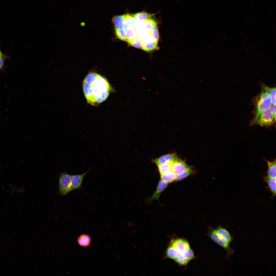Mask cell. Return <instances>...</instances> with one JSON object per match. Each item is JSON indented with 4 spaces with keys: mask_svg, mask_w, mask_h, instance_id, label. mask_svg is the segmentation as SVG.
<instances>
[{
    "mask_svg": "<svg viewBox=\"0 0 276 276\" xmlns=\"http://www.w3.org/2000/svg\"><path fill=\"white\" fill-rule=\"evenodd\" d=\"M168 184V183L160 179L158 183L156 191L153 194L147 199V202L150 203L155 200L159 201V199L161 194L167 187Z\"/></svg>",
    "mask_w": 276,
    "mask_h": 276,
    "instance_id": "cell-7",
    "label": "cell"
},
{
    "mask_svg": "<svg viewBox=\"0 0 276 276\" xmlns=\"http://www.w3.org/2000/svg\"><path fill=\"white\" fill-rule=\"evenodd\" d=\"M270 109L272 113L276 117V105H272Z\"/></svg>",
    "mask_w": 276,
    "mask_h": 276,
    "instance_id": "cell-26",
    "label": "cell"
},
{
    "mask_svg": "<svg viewBox=\"0 0 276 276\" xmlns=\"http://www.w3.org/2000/svg\"><path fill=\"white\" fill-rule=\"evenodd\" d=\"M268 94L272 105H276V88L269 87L264 84L262 86Z\"/></svg>",
    "mask_w": 276,
    "mask_h": 276,
    "instance_id": "cell-15",
    "label": "cell"
},
{
    "mask_svg": "<svg viewBox=\"0 0 276 276\" xmlns=\"http://www.w3.org/2000/svg\"><path fill=\"white\" fill-rule=\"evenodd\" d=\"M166 257L173 260L179 266L186 267L195 256L188 241L177 237L171 239L166 252Z\"/></svg>",
    "mask_w": 276,
    "mask_h": 276,
    "instance_id": "cell-2",
    "label": "cell"
},
{
    "mask_svg": "<svg viewBox=\"0 0 276 276\" xmlns=\"http://www.w3.org/2000/svg\"><path fill=\"white\" fill-rule=\"evenodd\" d=\"M207 235L213 241L226 250L227 252L226 258H227L233 254V250L229 246L230 243L226 240L217 227L216 228L212 227L209 228Z\"/></svg>",
    "mask_w": 276,
    "mask_h": 276,
    "instance_id": "cell-4",
    "label": "cell"
},
{
    "mask_svg": "<svg viewBox=\"0 0 276 276\" xmlns=\"http://www.w3.org/2000/svg\"><path fill=\"white\" fill-rule=\"evenodd\" d=\"M8 57V56L6 55L3 57H0V70L3 69L4 66V62Z\"/></svg>",
    "mask_w": 276,
    "mask_h": 276,
    "instance_id": "cell-25",
    "label": "cell"
},
{
    "mask_svg": "<svg viewBox=\"0 0 276 276\" xmlns=\"http://www.w3.org/2000/svg\"><path fill=\"white\" fill-rule=\"evenodd\" d=\"M261 88L260 92L253 99L254 117L251 122L256 120L263 111L270 108L272 105L268 93L262 86Z\"/></svg>",
    "mask_w": 276,
    "mask_h": 276,
    "instance_id": "cell-3",
    "label": "cell"
},
{
    "mask_svg": "<svg viewBox=\"0 0 276 276\" xmlns=\"http://www.w3.org/2000/svg\"><path fill=\"white\" fill-rule=\"evenodd\" d=\"M130 45L135 48L142 49L143 43L138 39H135L129 41L128 42Z\"/></svg>",
    "mask_w": 276,
    "mask_h": 276,
    "instance_id": "cell-24",
    "label": "cell"
},
{
    "mask_svg": "<svg viewBox=\"0 0 276 276\" xmlns=\"http://www.w3.org/2000/svg\"><path fill=\"white\" fill-rule=\"evenodd\" d=\"M158 42L152 41L143 44L142 49L147 51H151L155 49L157 47Z\"/></svg>",
    "mask_w": 276,
    "mask_h": 276,
    "instance_id": "cell-20",
    "label": "cell"
},
{
    "mask_svg": "<svg viewBox=\"0 0 276 276\" xmlns=\"http://www.w3.org/2000/svg\"><path fill=\"white\" fill-rule=\"evenodd\" d=\"M268 166L267 176L268 177L276 179V160L272 162L266 160Z\"/></svg>",
    "mask_w": 276,
    "mask_h": 276,
    "instance_id": "cell-13",
    "label": "cell"
},
{
    "mask_svg": "<svg viewBox=\"0 0 276 276\" xmlns=\"http://www.w3.org/2000/svg\"><path fill=\"white\" fill-rule=\"evenodd\" d=\"M189 168L184 161L178 159L173 163L171 170L177 175L182 173Z\"/></svg>",
    "mask_w": 276,
    "mask_h": 276,
    "instance_id": "cell-9",
    "label": "cell"
},
{
    "mask_svg": "<svg viewBox=\"0 0 276 276\" xmlns=\"http://www.w3.org/2000/svg\"><path fill=\"white\" fill-rule=\"evenodd\" d=\"M116 34L117 37L121 40L126 41V32L123 29L115 28Z\"/></svg>",
    "mask_w": 276,
    "mask_h": 276,
    "instance_id": "cell-21",
    "label": "cell"
},
{
    "mask_svg": "<svg viewBox=\"0 0 276 276\" xmlns=\"http://www.w3.org/2000/svg\"><path fill=\"white\" fill-rule=\"evenodd\" d=\"M79 245L83 247H86L89 246L91 243V239L89 235L82 234L79 236L77 239Z\"/></svg>",
    "mask_w": 276,
    "mask_h": 276,
    "instance_id": "cell-12",
    "label": "cell"
},
{
    "mask_svg": "<svg viewBox=\"0 0 276 276\" xmlns=\"http://www.w3.org/2000/svg\"><path fill=\"white\" fill-rule=\"evenodd\" d=\"M264 179L273 196H274L275 195L276 192V179L269 178L267 176L264 177Z\"/></svg>",
    "mask_w": 276,
    "mask_h": 276,
    "instance_id": "cell-16",
    "label": "cell"
},
{
    "mask_svg": "<svg viewBox=\"0 0 276 276\" xmlns=\"http://www.w3.org/2000/svg\"><path fill=\"white\" fill-rule=\"evenodd\" d=\"M173 163H168L158 166L159 171L160 175L167 171L171 170Z\"/></svg>",
    "mask_w": 276,
    "mask_h": 276,
    "instance_id": "cell-19",
    "label": "cell"
},
{
    "mask_svg": "<svg viewBox=\"0 0 276 276\" xmlns=\"http://www.w3.org/2000/svg\"><path fill=\"white\" fill-rule=\"evenodd\" d=\"M123 15H119L114 17L112 19L115 28L123 29Z\"/></svg>",
    "mask_w": 276,
    "mask_h": 276,
    "instance_id": "cell-18",
    "label": "cell"
},
{
    "mask_svg": "<svg viewBox=\"0 0 276 276\" xmlns=\"http://www.w3.org/2000/svg\"><path fill=\"white\" fill-rule=\"evenodd\" d=\"M133 17L139 21H143L151 17V15L144 12H139L132 14Z\"/></svg>",
    "mask_w": 276,
    "mask_h": 276,
    "instance_id": "cell-17",
    "label": "cell"
},
{
    "mask_svg": "<svg viewBox=\"0 0 276 276\" xmlns=\"http://www.w3.org/2000/svg\"><path fill=\"white\" fill-rule=\"evenodd\" d=\"M71 176L66 172L62 173L59 178V188L60 193L65 195L70 191Z\"/></svg>",
    "mask_w": 276,
    "mask_h": 276,
    "instance_id": "cell-6",
    "label": "cell"
},
{
    "mask_svg": "<svg viewBox=\"0 0 276 276\" xmlns=\"http://www.w3.org/2000/svg\"><path fill=\"white\" fill-rule=\"evenodd\" d=\"M89 171L88 170L82 174L71 175L70 186L71 191L81 188L83 179Z\"/></svg>",
    "mask_w": 276,
    "mask_h": 276,
    "instance_id": "cell-8",
    "label": "cell"
},
{
    "mask_svg": "<svg viewBox=\"0 0 276 276\" xmlns=\"http://www.w3.org/2000/svg\"><path fill=\"white\" fill-rule=\"evenodd\" d=\"M160 175L161 180L167 183H171L176 180L177 175L171 170Z\"/></svg>",
    "mask_w": 276,
    "mask_h": 276,
    "instance_id": "cell-14",
    "label": "cell"
},
{
    "mask_svg": "<svg viewBox=\"0 0 276 276\" xmlns=\"http://www.w3.org/2000/svg\"><path fill=\"white\" fill-rule=\"evenodd\" d=\"M83 88L88 102L96 106L104 101L108 97L111 89L108 81L99 74L91 73L84 79Z\"/></svg>",
    "mask_w": 276,
    "mask_h": 276,
    "instance_id": "cell-1",
    "label": "cell"
},
{
    "mask_svg": "<svg viewBox=\"0 0 276 276\" xmlns=\"http://www.w3.org/2000/svg\"><path fill=\"white\" fill-rule=\"evenodd\" d=\"M177 159V156L175 154H168L157 158L155 160L154 162L158 166L168 163H173Z\"/></svg>",
    "mask_w": 276,
    "mask_h": 276,
    "instance_id": "cell-10",
    "label": "cell"
},
{
    "mask_svg": "<svg viewBox=\"0 0 276 276\" xmlns=\"http://www.w3.org/2000/svg\"><path fill=\"white\" fill-rule=\"evenodd\" d=\"M153 30L148 31L141 29L137 33L136 39L140 40L143 44L152 41L151 34Z\"/></svg>",
    "mask_w": 276,
    "mask_h": 276,
    "instance_id": "cell-11",
    "label": "cell"
},
{
    "mask_svg": "<svg viewBox=\"0 0 276 276\" xmlns=\"http://www.w3.org/2000/svg\"><path fill=\"white\" fill-rule=\"evenodd\" d=\"M276 122V117L272 113L270 108L263 111L255 121L251 122V125H259L262 126L269 127L274 125Z\"/></svg>",
    "mask_w": 276,
    "mask_h": 276,
    "instance_id": "cell-5",
    "label": "cell"
},
{
    "mask_svg": "<svg viewBox=\"0 0 276 276\" xmlns=\"http://www.w3.org/2000/svg\"><path fill=\"white\" fill-rule=\"evenodd\" d=\"M192 172V170L189 167L182 173L177 175L176 180L178 181L183 179L190 175Z\"/></svg>",
    "mask_w": 276,
    "mask_h": 276,
    "instance_id": "cell-22",
    "label": "cell"
},
{
    "mask_svg": "<svg viewBox=\"0 0 276 276\" xmlns=\"http://www.w3.org/2000/svg\"><path fill=\"white\" fill-rule=\"evenodd\" d=\"M159 32L157 27L154 29L151 34V40L154 42H158L159 39Z\"/></svg>",
    "mask_w": 276,
    "mask_h": 276,
    "instance_id": "cell-23",
    "label": "cell"
},
{
    "mask_svg": "<svg viewBox=\"0 0 276 276\" xmlns=\"http://www.w3.org/2000/svg\"><path fill=\"white\" fill-rule=\"evenodd\" d=\"M6 55H5L2 52L0 48V57H3Z\"/></svg>",
    "mask_w": 276,
    "mask_h": 276,
    "instance_id": "cell-27",
    "label": "cell"
}]
</instances>
